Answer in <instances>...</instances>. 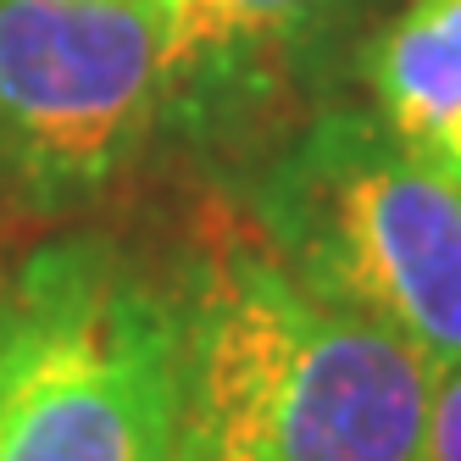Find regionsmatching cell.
<instances>
[{"label": "cell", "instance_id": "obj_1", "mask_svg": "<svg viewBox=\"0 0 461 461\" xmlns=\"http://www.w3.org/2000/svg\"><path fill=\"white\" fill-rule=\"evenodd\" d=\"M167 294L178 461H422L434 367L289 273L256 222H212Z\"/></svg>", "mask_w": 461, "mask_h": 461}, {"label": "cell", "instance_id": "obj_2", "mask_svg": "<svg viewBox=\"0 0 461 461\" xmlns=\"http://www.w3.org/2000/svg\"><path fill=\"white\" fill-rule=\"evenodd\" d=\"M0 461H178L167 273L112 234H56L6 273Z\"/></svg>", "mask_w": 461, "mask_h": 461}, {"label": "cell", "instance_id": "obj_3", "mask_svg": "<svg viewBox=\"0 0 461 461\" xmlns=\"http://www.w3.org/2000/svg\"><path fill=\"white\" fill-rule=\"evenodd\" d=\"M245 217L289 273L401 334L434 373L461 361V189L367 106H317L261 161Z\"/></svg>", "mask_w": 461, "mask_h": 461}, {"label": "cell", "instance_id": "obj_4", "mask_svg": "<svg viewBox=\"0 0 461 461\" xmlns=\"http://www.w3.org/2000/svg\"><path fill=\"white\" fill-rule=\"evenodd\" d=\"M161 140V0H0V201L101 206Z\"/></svg>", "mask_w": 461, "mask_h": 461}, {"label": "cell", "instance_id": "obj_5", "mask_svg": "<svg viewBox=\"0 0 461 461\" xmlns=\"http://www.w3.org/2000/svg\"><path fill=\"white\" fill-rule=\"evenodd\" d=\"M389 0H161V134L240 145L322 89Z\"/></svg>", "mask_w": 461, "mask_h": 461}, {"label": "cell", "instance_id": "obj_6", "mask_svg": "<svg viewBox=\"0 0 461 461\" xmlns=\"http://www.w3.org/2000/svg\"><path fill=\"white\" fill-rule=\"evenodd\" d=\"M367 112L461 189V0H401L356 50Z\"/></svg>", "mask_w": 461, "mask_h": 461}, {"label": "cell", "instance_id": "obj_7", "mask_svg": "<svg viewBox=\"0 0 461 461\" xmlns=\"http://www.w3.org/2000/svg\"><path fill=\"white\" fill-rule=\"evenodd\" d=\"M422 461H461V361L434 373L428 394V428H422Z\"/></svg>", "mask_w": 461, "mask_h": 461}, {"label": "cell", "instance_id": "obj_8", "mask_svg": "<svg viewBox=\"0 0 461 461\" xmlns=\"http://www.w3.org/2000/svg\"><path fill=\"white\" fill-rule=\"evenodd\" d=\"M0 312H6V267H0Z\"/></svg>", "mask_w": 461, "mask_h": 461}]
</instances>
